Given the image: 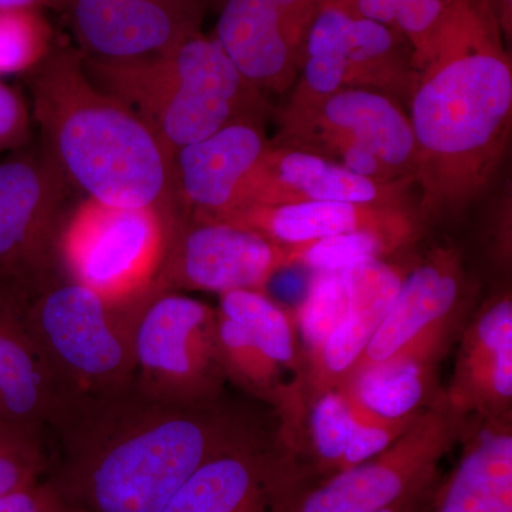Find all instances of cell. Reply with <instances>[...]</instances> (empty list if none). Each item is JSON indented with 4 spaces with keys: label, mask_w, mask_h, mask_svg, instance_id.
Listing matches in <instances>:
<instances>
[{
    "label": "cell",
    "mask_w": 512,
    "mask_h": 512,
    "mask_svg": "<svg viewBox=\"0 0 512 512\" xmlns=\"http://www.w3.org/2000/svg\"><path fill=\"white\" fill-rule=\"evenodd\" d=\"M491 2H493L497 18L500 20L505 39L510 40L512 33V0H491Z\"/></svg>",
    "instance_id": "d590c367"
},
{
    "label": "cell",
    "mask_w": 512,
    "mask_h": 512,
    "mask_svg": "<svg viewBox=\"0 0 512 512\" xmlns=\"http://www.w3.org/2000/svg\"><path fill=\"white\" fill-rule=\"evenodd\" d=\"M410 50L396 30L362 18L340 0H326L303 39L299 62L308 97L363 87L376 76H400Z\"/></svg>",
    "instance_id": "9a60e30c"
},
{
    "label": "cell",
    "mask_w": 512,
    "mask_h": 512,
    "mask_svg": "<svg viewBox=\"0 0 512 512\" xmlns=\"http://www.w3.org/2000/svg\"><path fill=\"white\" fill-rule=\"evenodd\" d=\"M266 148L256 117L234 121L180 148L174 156V177L181 215L222 220L237 207L239 194Z\"/></svg>",
    "instance_id": "2e32d148"
},
{
    "label": "cell",
    "mask_w": 512,
    "mask_h": 512,
    "mask_svg": "<svg viewBox=\"0 0 512 512\" xmlns=\"http://www.w3.org/2000/svg\"><path fill=\"white\" fill-rule=\"evenodd\" d=\"M436 363L396 360L365 367L342 387L349 399L367 412L387 420L416 416L441 390Z\"/></svg>",
    "instance_id": "cb8c5ba5"
},
{
    "label": "cell",
    "mask_w": 512,
    "mask_h": 512,
    "mask_svg": "<svg viewBox=\"0 0 512 512\" xmlns=\"http://www.w3.org/2000/svg\"><path fill=\"white\" fill-rule=\"evenodd\" d=\"M272 2L278 10L286 39L299 57L306 32L326 0H272Z\"/></svg>",
    "instance_id": "836d02e7"
},
{
    "label": "cell",
    "mask_w": 512,
    "mask_h": 512,
    "mask_svg": "<svg viewBox=\"0 0 512 512\" xmlns=\"http://www.w3.org/2000/svg\"><path fill=\"white\" fill-rule=\"evenodd\" d=\"M352 427V407L345 390H329L308 403L305 456L309 457L316 477L325 478L336 473Z\"/></svg>",
    "instance_id": "83f0119b"
},
{
    "label": "cell",
    "mask_w": 512,
    "mask_h": 512,
    "mask_svg": "<svg viewBox=\"0 0 512 512\" xmlns=\"http://www.w3.org/2000/svg\"><path fill=\"white\" fill-rule=\"evenodd\" d=\"M404 184L382 183L357 175L305 148L268 147L242 188L237 207L229 214L254 205L302 201L400 205Z\"/></svg>",
    "instance_id": "e0dca14e"
},
{
    "label": "cell",
    "mask_w": 512,
    "mask_h": 512,
    "mask_svg": "<svg viewBox=\"0 0 512 512\" xmlns=\"http://www.w3.org/2000/svg\"><path fill=\"white\" fill-rule=\"evenodd\" d=\"M57 40L45 9H0V79L35 72L53 52Z\"/></svg>",
    "instance_id": "f1b7e54d"
},
{
    "label": "cell",
    "mask_w": 512,
    "mask_h": 512,
    "mask_svg": "<svg viewBox=\"0 0 512 512\" xmlns=\"http://www.w3.org/2000/svg\"><path fill=\"white\" fill-rule=\"evenodd\" d=\"M83 63L90 79L130 107L174 156L234 121L256 117L258 89L215 37L202 32L154 55L83 56Z\"/></svg>",
    "instance_id": "277c9868"
},
{
    "label": "cell",
    "mask_w": 512,
    "mask_h": 512,
    "mask_svg": "<svg viewBox=\"0 0 512 512\" xmlns=\"http://www.w3.org/2000/svg\"><path fill=\"white\" fill-rule=\"evenodd\" d=\"M292 265L288 248L231 222L180 215L168 235L157 286L165 291L264 292L278 269Z\"/></svg>",
    "instance_id": "7c38bea8"
},
{
    "label": "cell",
    "mask_w": 512,
    "mask_h": 512,
    "mask_svg": "<svg viewBox=\"0 0 512 512\" xmlns=\"http://www.w3.org/2000/svg\"><path fill=\"white\" fill-rule=\"evenodd\" d=\"M50 8V0H0V9Z\"/></svg>",
    "instance_id": "74e56055"
},
{
    "label": "cell",
    "mask_w": 512,
    "mask_h": 512,
    "mask_svg": "<svg viewBox=\"0 0 512 512\" xmlns=\"http://www.w3.org/2000/svg\"><path fill=\"white\" fill-rule=\"evenodd\" d=\"M348 298L345 271L312 272L296 318L306 359L323 345L342 318Z\"/></svg>",
    "instance_id": "f546056e"
},
{
    "label": "cell",
    "mask_w": 512,
    "mask_h": 512,
    "mask_svg": "<svg viewBox=\"0 0 512 512\" xmlns=\"http://www.w3.org/2000/svg\"><path fill=\"white\" fill-rule=\"evenodd\" d=\"M55 512H73L70 510V508H67L66 505L62 503V501L59 500V503H57V507Z\"/></svg>",
    "instance_id": "f35d334b"
},
{
    "label": "cell",
    "mask_w": 512,
    "mask_h": 512,
    "mask_svg": "<svg viewBox=\"0 0 512 512\" xmlns=\"http://www.w3.org/2000/svg\"><path fill=\"white\" fill-rule=\"evenodd\" d=\"M426 495L427 493L404 498V500L399 501V503L390 505V507L383 508V510L376 512H419L421 508H423Z\"/></svg>",
    "instance_id": "8d00e7d4"
},
{
    "label": "cell",
    "mask_w": 512,
    "mask_h": 512,
    "mask_svg": "<svg viewBox=\"0 0 512 512\" xmlns=\"http://www.w3.org/2000/svg\"><path fill=\"white\" fill-rule=\"evenodd\" d=\"M42 463V437H20L0 447V498L37 484Z\"/></svg>",
    "instance_id": "1f68e13d"
},
{
    "label": "cell",
    "mask_w": 512,
    "mask_h": 512,
    "mask_svg": "<svg viewBox=\"0 0 512 512\" xmlns=\"http://www.w3.org/2000/svg\"><path fill=\"white\" fill-rule=\"evenodd\" d=\"M28 83L43 148L69 183L103 204L154 208L173 227L181 215L174 154L90 79L76 46L59 37Z\"/></svg>",
    "instance_id": "3957f363"
},
{
    "label": "cell",
    "mask_w": 512,
    "mask_h": 512,
    "mask_svg": "<svg viewBox=\"0 0 512 512\" xmlns=\"http://www.w3.org/2000/svg\"><path fill=\"white\" fill-rule=\"evenodd\" d=\"M470 419L441 390L392 446L359 466L316 478L291 512H376L429 493L440 461L463 439Z\"/></svg>",
    "instance_id": "52a82bcc"
},
{
    "label": "cell",
    "mask_w": 512,
    "mask_h": 512,
    "mask_svg": "<svg viewBox=\"0 0 512 512\" xmlns=\"http://www.w3.org/2000/svg\"><path fill=\"white\" fill-rule=\"evenodd\" d=\"M221 221L252 229L285 248L299 247L333 235L363 229H417L416 221L400 205H363L333 201L254 205L232 212Z\"/></svg>",
    "instance_id": "7402d4cb"
},
{
    "label": "cell",
    "mask_w": 512,
    "mask_h": 512,
    "mask_svg": "<svg viewBox=\"0 0 512 512\" xmlns=\"http://www.w3.org/2000/svg\"><path fill=\"white\" fill-rule=\"evenodd\" d=\"M348 305L323 345L306 359L305 402L348 383L356 363L392 308L407 269L386 258L343 269Z\"/></svg>",
    "instance_id": "ac0fdd59"
},
{
    "label": "cell",
    "mask_w": 512,
    "mask_h": 512,
    "mask_svg": "<svg viewBox=\"0 0 512 512\" xmlns=\"http://www.w3.org/2000/svg\"><path fill=\"white\" fill-rule=\"evenodd\" d=\"M30 124L29 107L22 94L0 79V154L25 146Z\"/></svg>",
    "instance_id": "d6a6232c"
},
{
    "label": "cell",
    "mask_w": 512,
    "mask_h": 512,
    "mask_svg": "<svg viewBox=\"0 0 512 512\" xmlns=\"http://www.w3.org/2000/svg\"><path fill=\"white\" fill-rule=\"evenodd\" d=\"M90 59L154 55L201 32L205 0H50Z\"/></svg>",
    "instance_id": "5bb4252c"
},
{
    "label": "cell",
    "mask_w": 512,
    "mask_h": 512,
    "mask_svg": "<svg viewBox=\"0 0 512 512\" xmlns=\"http://www.w3.org/2000/svg\"><path fill=\"white\" fill-rule=\"evenodd\" d=\"M153 293L141 301L114 303L63 276L25 299L26 323L69 409L84 397L133 382L134 332Z\"/></svg>",
    "instance_id": "5b68a950"
},
{
    "label": "cell",
    "mask_w": 512,
    "mask_h": 512,
    "mask_svg": "<svg viewBox=\"0 0 512 512\" xmlns=\"http://www.w3.org/2000/svg\"><path fill=\"white\" fill-rule=\"evenodd\" d=\"M295 134L305 150L335 160L348 148L382 161L394 180L414 181L416 138L409 114L389 96L366 87H343L325 97L299 101Z\"/></svg>",
    "instance_id": "4fadbf2b"
},
{
    "label": "cell",
    "mask_w": 512,
    "mask_h": 512,
    "mask_svg": "<svg viewBox=\"0 0 512 512\" xmlns=\"http://www.w3.org/2000/svg\"><path fill=\"white\" fill-rule=\"evenodd\" d=\"M349 402L353 416L352 433H350L348 446H346L343 457L340 458L336 473L359 466L382 453L386 448L392 446L394 441L402 437L423 413L406 417V419L387 420L367 412L350 399Z\"/></svg>",
    "instance_id": "4dcf8cb0"
},
{
    "label": "cell",
    "mask_w": 512,
    "mask_h": 512,
    "mask_svg": "<svg viewBox=\"0 0 512 512\" xmlns=\"http://www.w3.org/2000/svg\"><path fill=\"white\" fill-rule=\"evenodd\" d=\"M414 238L416 231L363 229L288 248V252L291 264L311 272H335L369 259L387 258Z\"/></svg>",
    "instance_id": "484cf974"
},
{
    "label": "cell",
    "mask_w": 512,
    "mask_h": 512,
    "mask_svg": "<svg viewBox=\"0 0 512 512\" xmlns=\"http://www.w3.org/2000/svg\"><path fill=\"white\" fill-rule=\"evenodd\" d=\"M316 478L278 424L205 461L161 512H291Z\"/></svg>",
    "instance_id": "30bf717a"
},
{
    "label": "cell",
    "mask_w": 512,
    "mask_h": 512,
    "mask_svg": "<svg viewBox=\"0 0 512 512\" xmlns=\"http://www.w3.org/2000/svg\"><path fill=\"white\" fill-rule=\"evenodd\" d=\"M463 330L447 399L470 417L512 414L511 292L488 299Z\"/></svg>",
    "instance_id": "ffe728a7"
},
{
    "label": "cell",
    "mask_w": 512,
    "mask_h": 512,
    "mask_svg": "<svg viewBox=\"0 0 512 512\" xmlns=\"http://www.w3.org/2000/svg\"><path fill=\"white\" fill-rule=\"evenodd\" d=\"M468 306L460 252L454 248L434 249L414 268L407 269L392 308L350 377L365 367L396 360L439 365L457 330L464 329Z\"/></svg>",
    "instance_id": "8fae6325"
},
{
    "label": "cell",
    "mask_w": 512,
    "mask_h": 512,
    "mask_svg": "<svg viewBox=\"0 0 512 512\" xmlns=\"http://www.w3.org/2000/svg\"><path fill=\"white\" fill-rule=\"evenodd\" d=\"M57 497L47 485H32L0 498V512H55Z\"/></svg>",
    "instance_id": "e575fe53"
},
{
    "label": "cell",
    "mask_w": 512,
    "mask_h": 512,
    "mask_svg": "<svg viewBox=\"0 0 512 512\" xmlns=\"http://www.w3.org/2000/svg\"><path fill=\"white\" fill-rule=\"evenodd\" d=\"M134 383L165 402L222 397L227 382L217 338V309L178 291L157 289L134 332Z\"/></svg>",
    "instance_id": "ba28073f"
},
{
    "label": "cell",
    "mask_w": 512,
    "mask_h": 512,
    "mask_svg": "<svg viewBox=\"0 0 512 512\" xmlns=\"http://www.w3.org/2000/svg\"><path fill=\"white\" fill-rule=\"evenodd\" d=\"M362 18L396 30L412 49L413 67L429 53L431 42L456 0H340Z\"/></svg>",
    "instance_id": "4316f807"
},
{
    "label": "cell",
    "mask_w": 512,
    "mask_h": 512,
    "mask_svg": "<svg viewBox=\"0 0 512 512\" xmlns=\"http://www.w3.org/2000/svg\"><path fill=\"white\" fill-rule=\"evenodd\" d=\"M461 441L456 468L419 512H512V414L471 417Z\"/></svg>",
    "instance_id": "44dd1931"
},
{
    "label": "cell",
    "mask_w": 512,
    "mask_h": 512,
    "mask_svg": "<svg viewBox=\"0 0 512 512\" xmlns=\"http://www.w3.org/2000/svg\"><path fill=\"white\" fill-rule=\"evenodd\" d=\"M170 229L154 208L116 207L86 197L63 222L60 268L106 301H141L157 289Z\"/></svg>",
    "instance_id": "8992f818"
},
{
    "label": "cell",
    "mask_w": 512,
    "mask_h": 512,
    "mask_svg": "<svg viewBox=\"0 0 512 512\" xmlns=\"http://www.w3.org/2000/svg\"><path fill=\"white\" fill-rule=\"evenodd\" d=\"M67 187L45 148L0 164V284L25 299L64 276L57 248Z\"/></svg>",
    "instance_id": "9c48e42d"
},
{
    "label": "cell",
    "mask_w": 512,
    "mask_h": 512,
    "mask_svg": "<svg viewBox=\"0 0 512 512\" xmlns=\"http://www.w3.org/2000/svg\"><path fill=\"white\" fill-rule=\"evenodd\" d=\"M217 311L247 330L266 356L284 372L292 373L293 382L305 399L306 357L296 322L289 313L271 296L254 289L222 293Z\"/></svg>",
    "instance_id": "d4e9b609"
},
{
    "label": "cell",
    "mask_w": 512,
    "mask_h": 512,
    "mask_svg": "<svg viewBox=\"0 0 512 512\" xmlns=\"http://www.w3.org/2000/svg\"><path fill=\"white\" fill-rule=\"evenodd\" d=\"M491 0H456L416 67L409 119L421 214H460L503 160L512 64Z\"/></svg>",
    "instance_id": "7a4b0ae2"
},
{
    "label": "cell",
    "mask_w": 512,
    "mask_h": 512,
    "mask_svg": "<svg viewBox=\"0 0 512 512\" xmlns=\"http://www.w3.org/2000/svg\"><path fill=\"white\" fill-rule=\"evenodd\" d=\"M215 40L256 89H281L299 57L272 0H217Z\"/></svg>",
    "instance_id": "603a6c76"
},
{
    "label": "cell",
    "mask_w": 512,
    "mask_h": 512,
    "mask_svg": "<svg viewBox=\"0 0 512 512\" xmlns=\"http://www.w3.org/2000/svg\"><path fill=\"white\" fill-rule=\"evenodd\" d=\"M264 429L222 397L165 402L133 380L67 410L53 427L60 456L46 485L74 512H161L205 461Z\"/></svg>",
    "instance_id": "6da1fadb"
},
{
    "label": "cell",
    "mask_w": 512,
    "mask_h": 512,
    "mask_svg": "<svg viewBox=\"0 0 512 512\" xmlns=\"http://www.w3.org/2000/svg\"><path fill=\"white\" fill-rule=\"evenodd\" d=\"M69 410L25 318V298L0 284V423L43 434Z\"/></svg>",
    "instance_id": "d6986e66"
}]
</instances>
